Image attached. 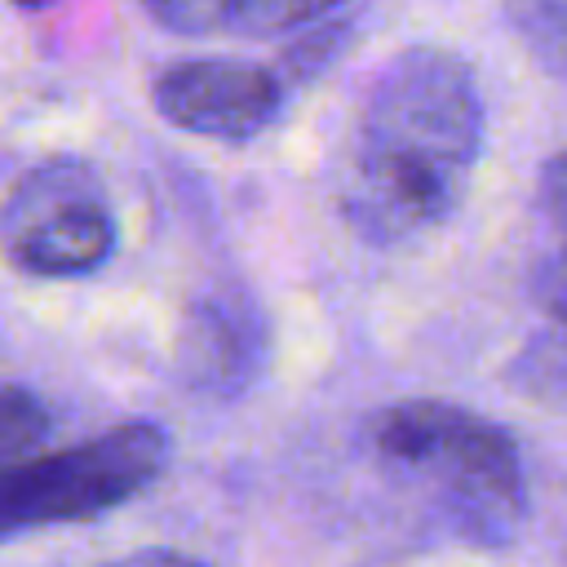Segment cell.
<instances>
[{
    "instance_id": "1",
    "label": "cell",
    "mask_w": 567,
    "mask_h": 567,
    "mask_svg": "<svg viewBox=\"0 0 567 567\" xmlns=\"http://www.w3.org/2000/svg\"><path fill=\"white\" fill-rule=\"evenodd\" d=\"M483 151L474 71L447 49H403L368 84L341 168V208L372 244H403L439 226Z\"/></svg>"
},
{
    "instance_id": "2",
    "label": "cell",
    "mask_w": 567,
    "mask_h": 567,
    "mask_svg": "<svg viewBox=\"0 0 567 567\" xmlns=\"http://www.w3.org/2000/svg\"><path fill=\"white\" fill-rule=\"evenodd\" d=\"M377 456L447 505L456 523L492 540L514 527L523 505V465L514 439L452 403L412 399L372 421Z\"/></svg>"
},
{
    "instance_id": "3",
    "label": "cell",
    "mask_w": 567,
    "mask_h": 567,
    "mask_svg": "<svg viewBox=\"0 0 567 567\" xmlns=\"http://www.w3.org/2000/svg\"><path fill=\"white\" fill-rule=\"evenodd\" d=\"M168 439L155 421H124L84 443L0 465V536L84 523L159 478Z\"/></svg>"
},
{
    "instance_id": "4",
    "label": "cell",
    "mask_w": 567,
    "mask_h": 567,
    "mask_svg": "<svg viewBox=\"0 0 567 567\" xmlns=\"http://www.w3.org/2000/svg\"><path fill=\"white\" fill-rule=\"evenodd\" d=\"M115 248V213L80 159H44L0 199V252L35 279L97 270Z\"/></svg>"
},
{
    "instance_id": "5",
    "label": "cell",
    "mask_w": 567,
    "mask_h": 567,
    "mask_svg": "<svg viewBox=\"0 0 567 567\" xmlns=\"http://www.w3.org/2000/svg\"><path fill=\"white\" fill-rule=\"evenodd\" d=\"M155 111L199 137L248 142L279 111V80L252 62H177L155 80Z\"/></svg>"
},
{
    "instance_id": "6",
    "label": "cell",
    "mask_w": 567,
    "mask_h": 567,
    "mask_svg": "<svg viewBox=\"0 0 567 567\" xmlns=\"http://www.w3.org/2000/svg\"><path fill=\"white\" fill-rule=\"evenodd\" d=\"M261 315L252 310L248 297L226 292L208 297L190 315V337H186V368L204 385H244L257 363H261Z\"/></svg>"
},
{
    "instance_id": "7",
    "label": "cell",
    "mask_w": 567,
    "mask_h": 567,
    "mask_svg": "<svg viewBox=\"0 0 567 567\" xmlns=\"http://www.w3.org/2000/svg\"><path fill=\"white\" fill-rule=\"evenodd\" d=\"M540 221L545 248L536 252V288L545 306L567 319V151L554 155L540 173Z\"/></svg>"
},
{
    "instance_id": "8",
    "label": "cell",
    "mask_w": 567,
    "mask_h": 567,
    "mask_svg": "<svg viewBox=\"0 0 567 567\" xmlns=\"http://www.w3.org/2000/svg\"><path fill=\"white\" fill-rule=\"evenodd\" d=\"M346 0H226V27L239 35H279L332 13Z\"/></svg>"
},
{
    "instance_id": "9",
    "label": "cell",
    "mask_w": 567,
    "mask_h": 567,
    "mask_svg": "<svg viewBox=\"0 0 567 567\" xmlns=\"http://www.w3.org/2000/svg\"><path fill=\"white\" fill-rule=\"evenodd\" d=\"M49 430V412L22 385H0V465L18 461Z\"/></svg>"
},
{
    "instance_id": "10",
    "label": "cell",
    "mask_w": 567,
    "mask_h": 567,
    "mask_svg": "<svg viewBox=\"0 0 567 567\" xmlns=\"http://www.w3.org/2000/svg\"><path fill=\"white\" fill-rule=\"evenodd\" d=\"M518 31L549 58H567V0H509Z\"/></svg>"
},
{
    "instance_id": "11",
    "label": "cell",
    "mask_w": 567,
    "mask_h": 567,
    "mask_svg": "<svg viewBox=\"0 0 567 567\" xmlns=\"http://www.w3.org/2000/svg\"><path fill=\"white\" fill-rule=\"evenodd\" d=\"M151 9V18H159L173 31H208V27H226V0H142Z\"/></svg>"
},
{
    "instance_id": "12",
    "label": "cell",
    "mask_w": 567,
    "mask_h": 567,
    "mask_svg": "<svg viewBox=\"0 0 567 567\" xmlns=\"http://www.w3.org/2000/svg\"><path fill=\"white\" fill-rule=\"evenodd\" d=\"M106 567H208V563H199L190 554H177V549H133V554H124Z\"/></svg>"
},
{
    "instance_id": "13",
    "label": "cell",
    "mask_w": 567,
    "mask_h": 567,
    "mask_svg": "<svg viewBox=\"0 0 567 567\" xmlns=\"http://www.w3.org/2000/svg\"><path fill=\"white\" fill-rule=\"evenodd\" d=\"M13 4H27V9H35V4H44V0H13Z\"/></svg>"
}]
</instances>
